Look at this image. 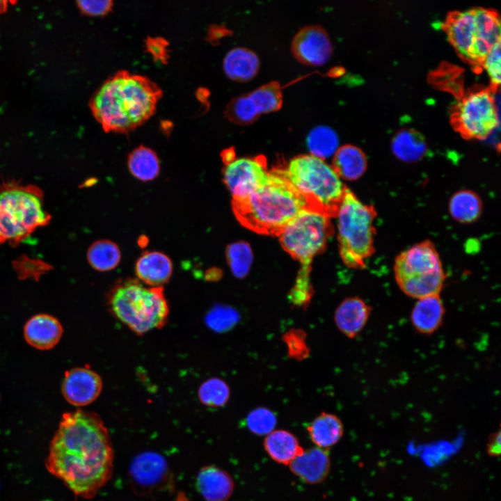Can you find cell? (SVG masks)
Returning <instances> with one entry per match:
<instances>
[{
    "label": "cell",
    "mask_w": 501,
    "mask_h": 501,
    "mask_svg": "<svg viewBox=\"0 0 501 501\" xmlns=\"http://www.w3.org/2000/svg\"><path fill=\"white\" fill-rule=\"evenodd\" d=\"M367 166L364 152L356 145L347 144L340 146L334 154L332 167L340 179L354 180L363 175Z\"/></svg>",
    "instance_id": "cell-26"
},
{
    "label": "cell",
    "mask_w": 501,
    "mask_h": 501,
    "mask_svg": "<svg viewBox=\"0 0 501 501\" xmlns=\"http://www.w3.org/2000/svg\"><path fill=\"white\" fill-rule=\"evenodd\" d=\"M499 95L482 89L465 95L453 114L457 129L467 138H486L500 127Z\"/></svg>",
    "instance_id": "cell-10"
},
{
    "label": "cell",
    "mask_w": 501,
    "mask_h": 501,
    "mask_svg": "<svg viewBox=\"0 0 501 501\" xmlns=\"http://www.w3.org/2000/svg\"><path fill=\"white\" fill-rule=\"evenodd\" d=\"M394 273L400 289L416 299L439 294L445 280L439 255L429 240L401 252L395 259Z\"/></svg>",
    "instance_id": "cell-8"
},
{
    "label": "cell",
    "mask_w": 501,
    "mask_h": 501,
    "mask_svg": "<svg viewBox=\"0 0 501 501\" xmlns=\"http://www.w3.org/2000/svg\"><path fill=\"white\" fill-rule=\"evenodd\" d=\"M230 388L221 379L211 378L202 383L198 397L202 404L209 407L224 406L230 398Z\"/></svg>",
    "instance_id": "cell-35"
},
{
    "label": "cell",
    "mask_w": 501,
    "mask_h": 501,
    "mask_svg": "<svg viewBox=\"0 0 501 501\" xmlns=\"http://www.w3.org/2000/svg\"><path fill=\"white\" fill-rule=\"evenodd\" d=\"M232 207L239 222L261 234L278 236L307 205L282 169L269 171L267 182L248 196L232 198Z\"/></svg>",
    "instance_id": "cell-3"
},
{
    "label": "cell",
    "mask_w": 501,
    "mask_h": 501,
    "mask_svg": "<svg viewBox=\"0 0 501 501\" xmlns=\"http://www.w3.org/2000/svg\"><path fill=\"white\" fill-rule=\"evenodd\" d=\"M258 113H267L278 111L283 105V93L278 82L264 84L248 93Z\"/></svg>",
    "instance_id": "cell-32"
},
{
    "label": "cell",
    "mask_w": 501,
    "mask_h": 501,
    "mask_svg": "<svg viewBox=\"0 0 501 501\" xmlns=\"http://www.w3.org/2000/svg\"><path fill=\"white\" fill-rule=\"evenodd\" d=\"M172 272L170 259L159 251L143 252L135 264L138 278L150 287H163L169 281Z\"/></svg>",
    "instance_id": "cell-21"
},
{
    "label": "cell",
    "mask_w": 501,
    "mask_h": 501,
    "mask_svg": "<svg viewBox=\"0 0 501 501\" xmlns=\"http://www.w3.org/2000/svg\"><path fill=\"white\" fill-rule=\"evenodd\" d=\"M102 389L100 375L87 367H74L67 370L61 384V392L65 400L76 406L93 402Z\"/></svg>",
    "instance_id": "cell-13"
},
{
    "label": "cell",
    "mask_w": 501,
    "mask_h": 501,
    "mask_svg": "<svg viewBox=\"0 0 501 501\" xmlns=\"http://www.w3.org/2000/svg\"><path fill=\"white\" fill-rule=\"evenodd\" d=\"M226 257L234 276L237 278H245L253 260L250 246L244 241L233 243L227 247Z\"/></svg>",
    "instance_id": "cell-33"
},
{
    "label": "cell",
    "mask_w": 501,
    "mask_h": 501,
    "mask_svg": "<svg viewBox=\"0 0 501 501\" xmlns=\"http://www.w3.org/2000/svg\"><path fill=\"white\" fill-rule=\"evenodd\" d=\"M26 342L38 350H49L61 340L63 328L60 321L49 314H37L31 317L24 326Z\"/></svg>",
    "instance_id": "cell-15"
},
{
    "label": "cell",
    "mask_w": 501,
    "mask_h": 501,
    "mask_svg": "<svg viewBox=\"0 0 501 501\" xmlns=\"http://www.w3.org/2000/svg\"><path fill=\"white\" fill-rule=\"evenodd\" d=\"M289 467L301 481L309 484H317L327 477L331 468V459L327 450L315 446L303 450Z\"/></svg>",
    "instance_id": "cell-16"
},
{
    "label": "cell",
    "mask_w": 501,
    "mask_h": 501,
    "mask_svg": "<svg viewBox=\"0 0 501 501\" xmlns=\"http://www.w3.org/2000/svg\"><path fill=\"white\" fill-rule=\"evenodd\" d=\"M333 232L329 217L304 209L279 234L283 249L301 264L296 280L310 282L312 262L325 249Z\"/></svg>",
    "instance_id": "cell-9"
},
{
    "label": "cell",
    "mask_w": 501,
    "mask_h": 501,
    "mask_svg": "<svg viewBox=\"0 0 501 501\" xmlns=\"http://www.w3.org/2000/svg\"><path fill=\"white\" fill-rule=\"evenodd\" d=\"M306 144L310 154L322 159L334 155L340 147L336 132L323 125L316 126L309 132Z\"/></svg>",
    "instance_id": "cell-30"
},
{
    "label": "cell",
    "mask_w": 501,
    "mask_h": 501,
    "mask_svg": "<svg viewBox=\"0 0 501 501\" xmlns=\"http://www.w3.org/2000/svg\"><path fill=\"white\" fill-rule=\"evenodd\" d=\"M263 445L273 461L286 466L303 451L296 436L284 429H274L267 435Z\"/></svg>",
    "instance_id": "cell-24"
},
{
    "label": "cell",
    "mask_w": 501,
    "mask_h": 501,
    "mask_svg": "<svg viewBox=\"0 0 501 501\" xmlns=\"http://www.w3.org/2000/svg\"><path fill=\"white\" fill-rule=\"evenodd\" d=\"M306 337L305 332L298 328L289 329L283 335L282 340L287 346L289 358L301 361L308 357L310 349Z\"/></svg>",
    "instance_id": "cell-38"
},
{
    "label": "cell",
    "mask_w": 501,
    "mask_h": 501,
    "mask_svg": "<svg viewBox=\"0 0 501 501\" xmlns=\"http://www.w3.org/2000/svg\"><path fill=\"white\" fill-rule=\"evenodd\" d=\"M114 453L109 431L95 413L62 415L45 459L47 470L77 497L94 498L110 480Z\"/></svg>",
    "instance_id": "cell-1"
},
{
    "label": "cell",
    "mask_w": 501,
    "mask_h": 501,
    "mask_svg": "<svg viewBox=\"0 0 501 501\" xmlns=\"http://www.w3.org/2000/svg\"><path fill=\"white\" fill-rule=\"evenodd\" d=\"M372 310V307L361 298L347 297L335 310V324L345 336L350 339L355 338L367 324Z\"/></svg>",
    "instance_id": "cell-17"
},
{
    "label": "cell",
    "mask_w": 501,
    "mask_h": 501,
    "mask_svg": "<svg viewBox=\"0 0 501 501\" xmlns=\"http://www.w3.org/2000/svg\"><path fill=\"white\" fill-rule=\"evenodd\" d=\"M221 276V272L215 268L209 269L207 271L205 278L208 280H216Z\"/></svg>",
    "instance_id": "cell-43"
},
{
    "label": "cell",
    "mask_w": 501,
    "mask_h": 501,
    "mask_svg": "<svg viewBox=\"0 0 501 501\" xmlns=\"http://www.w3.org/2000/svg\"><path fill=\"white\" fill-rule=\"evenodd\" d=\"M6 1H0V12L4 11L6 10Z\"/></svg>",
    "instance_id": "cell-46"
},
{
    "label": "cell",
    "mask_w": 501,
    "mask_h": 501,
    "mask_svg": "<svg viewBox=\"0 0 501 501\" xmlns=\"http://www.w3.org/2000/svg\"><path fill=\"white\" fill-rule=\"evenodd\" d=\"M376 216L374 206L361 202L347 187L335 217L340 255L348 267L364 268L373 254Z\"/></svg>",
    "instance_id": "cell-7"
},
{
    "label": "cell",
    "mask_w": 501,
    "mask_h": 501,
    "mask_svg": "<svg viewBox=\"0 0 501 501\" xmlns=\"http://www.w3.org/2000/svg\"><path fill=\"white\" fill-rule=\"evenodd\" d=\"M196 485L206 501H227L234 490L232 477L214 466L204 467L199 471Z\"/></svg>",
    "instance_id": "cell-22"
},
{
    "label": "cell",
    "mask_w": 501,
    "mask_h": 501,
    "mask_svg": "<svg viewBox=\"0 0 501 501\" xmlns=\"http://www.w3.org/2000/svg\"><path fill=\"white\" fill-rule=\"evenodd\" d=\"M277 418L275 413L265 407L252 410L247 415L246 424L253 434L267 436L275 429Z\"/></svg>",
    "instance_id": "cell-37"
},
{
    "label": "cell",
    "mask_w": 501,
    "mask_h": 501,
    "mask_svg": "<svg viewBox=\"0 0 501 501\" xmlns=\"http://www.w3.org/2000/svg\"><path fill=\"white\" fill-rule=\"evenodd\" d=\"M391 150L395 156L405 162L421 159L427 151L422 135L412 129H401L392 137Z\"/></svg>",
    "instance_id": "cell-27"
},
{
    "label": "cell",
    "mask_w": 501,
    "mask_h": 501,
    "mask_svg": "<svg viewBox=\"0 0 501 501\" xmlns=\"http://www.w3.org/2000/svg\"><path fill=\"white\" fill-rule=\"evenodd\" d=\"M77 3L83 13L90 16L104 15L113 6V1L110 0H83Z\"/></svg>",
    "instance_id": "cell-40"
},
{
    "label": "cell",
    "mask_w": 501,
    "mask_h": 501,
    "mask_svg": "<svg viewBox=\"0 0 501 501\" xmlns=\"http://www.w3.org/2000/svg\"><path fill=\"white\" fill-rule=\"evenodd\" d=\"M239 321V312L234 308L225 305L214 306L205 317V322L207 326L217 333L229 331Z\"/></svg>",
    "instance_id": "cell-36"
},
{
    "label": "cell",
    "mask_w": 501,
    "mask_h": 501,
    "mask_svg": "<svg viewBox=\"0 0 501 501\" xmlns=\"http://www.w3.org/2000/svg\"><path fill=\"white\" fill-rule=\"evenodd\" d=\"M127 164L132 175L143 182L154 180L160 172L159 160L157 154L143 145L138 146L129 153Z\"/></svg>",
    "instance_id": "cell-28"
},
{
    "label": "cell",
    "mask_w": 501,
    "mask_h": 501,
    "mask_svg": "<svg viewBox=\"0 0 501 501\" xmlns=\"http://www.w3.org/2000/svg\"><path fill=\"white\" fill-rule=\"evenodd\" d=\"M445 314L441 297L434 294L417 299L410 317L412 326L418 333L430 335L442 326Z\"/></svg>",
    "instance_id": "cell-19"
},
{
    "label": "cell",
    "mask_w": 501,
    "mask_h": 501,
    "mask_svg": "<svg viewBox=\"0 0 501 501\" xmlns=\"http://www.w3.org/2000/svg\"><path fill=\"white\" fill-rule=\"evenodd\" d=\"M87 258L90 265L97 271H108L116 268L121 259L118 245L106 240H98L88 248Z\"/></svg>",
    "instance_id": "cell-31"
},
{
    "label": "cell",
    "mask_w": 501,
    "mask_h": 501,
    "mask_svg": "<svg viewBox=\"0 0 501 501\" xmlns=\"http://www.w3.org/2000/svg\"><path fill=\"white\" fill-rule=\"evenodd\" d=\"M148 242V239L145 236H141L138 239V246L144 247Z\"/></svg>",
    "instance_id": "cell-45"
},
{
    "label": "cell",
    "mask_w": 501,
    "mask_h": 501,
    "mask_svg": "<svg viewBox=\"0 0 501 501\" xmlns=\"http://www.w3.org/2000/svg\"><path fill=\"white\" fill-rule=\"evenodd\" d=\"M225 115L231 122L244 125L253 123L260 116L248 93L232 99L226 106Z\"/></svg>",
    "instance_id": "cell-34"
},
{
    "label": "cell",
    "mask_w": 501,
    "mask_h": 501,
    "mask_svg": "<svg viewBox=\"0 0 501 501\" xmlns=\"http://www.w3.org/2000/svg\"><path fill=\"white\" fill-rule=\"evenodd\" d=\"M161 88L148 78L121 70L96 90L90 107L106 132H129L145 122L156 109Z\"/></svg>",
    "instance_id": "cell-2"
},
{
    "label": "cell",
    "mask_w": 501,
    "mask_h": 501,
    "mask_svg": "<svg viewBox=\"0 0 501 501\" xmlns=\"http://www.w3.org/2000/svg\"><path fill=\"white\" fill-rule=\"evenodd\" d=\"M223 176L232 198H241L263 186L269 177V171L264 156L242 157L225 164Z\"/></svg>",
    "instance_id": "cell-11"
},
{
    "label": "cell",
    "mask_w": 501,
    "mask_h": 501,
    "mask_svg": "<svg viewBox=\"0 0 501 501\" xmlns=\"http://www.w3.org/2000/svg\"><path fill=\"white\" fill-rule=\"evenodd\" d=\"M476 38L471 54L477 60H482L491 47L500 41V22L498 15L493 10L477 8L473 9Z\"/></svg>",
    "instance_id": "cell-20"
},
{
    "label": "cell",
    "mask_w": 501,
    "mask_h": 501,
    "mask_svg": "<svg viewBox=\"0 0 501 501\" xmlns=\"http://www.w3.org/2000/svg\"><path fill=\"white\" fill-rule=\"evenodd\" d=\"M111 313L137 335L167 323L169 307L163 287H145L135 278L120 279L107 296Z\"/></svg>",
    "instance_id": "cell-4"
},
{
    "label": "cell",
    "mask_w": 501,
    "mask_h": 501,
    "mask_svg": "<svg viewBox=\"0 0 501 501\" xmlns=\"http://www.w3.org/2000/svg\"><path fill=\"white\" fill-rule=\"evenodd\" d=\"M445 31L456 50L469 59L476 38L473 9L452 13L445 24Z\"/></svg>",
    "instance_id": "cell-18"
},
{
    "label": "cell",
    "mask_w": 501,
    "mask_h": 501,
    "mask_svg": "<svg viewBox=\"0 0 501 501\" xmlns=\"http://www.w3.org/2000/svg\"><path fill=\"white\" fill-rule=\"evenodd\" d=\"M307 431L316 447L327 450L342 438L344 426L337 415L322 412L308 424Z\"/></svg>",
    "instance_id": "cell-25"
},
{
    "label": "cell",
    "mask_w": 501,
    "mask_h": 501,
    "mask_svg": "<svg viewBox=\"0 0 501 501\" xmlns=\"http://www.w3.org/2000/svg\"><path fill=\"white\" fill-rule=\"evenodd\" d=\"M168 473L166 460L161 454L152 451L136 455L129 468V477L134 486L148 491L164 483Z\"/></svg>",
    "instance_id": "cell-14"
},
{
    "label": "cell",
    "mask_w": 501,
    "mask_h": 501,
    "mask_svg": "<svg viewBox=\"0 0 501 501\" xmlns=\"http://www.w3.org/2000/svg\"><path fill=\"white\" fill-rule=\"evenodd\" d=\"M260 66L257 54L253 50L237 47L231 49L223 58V70L230 79L244 82L254 78Z\"/></svg>",
    "instance_id": "cell-23"
},
{
    "label": "cell",
    "mask_w": 501,
    "mask_h": 501,
    "mask_svg": "<svg viewBox=\"0 0 501 501\" xmlns=\"http://www.w3.org/2000/svg\"><path fill=\"white\" fill-rule=\"evenodd\" d=\"M450 213L460 223L476 221L482 211V203L477 193L470 190H461L454 193L449 204Z\"/></svg>",
    "instance_id": "cell-29"
},
{
    "label": "cell",
    "mask_w": 501,
    "mask_h": 501,
    "mask_svg": "<svg viewBox=\"0 0 501 501\" xmlns=\"http://www.w3.org/2000/svg\"><path fill=\"white\" fill-rule=\"evenodd\" d=\"M167 41L161 38H150L146 40L147 49L156 60H167Z\"/></svg>",
    "instance_id": "cell-41"
},
{
    "label": "cell",
    "mask_w": 501,
    "mask_h": 501,
    "mask_svg": "<svg viewBox=\"0 0 501 501\" xmlns=\"http://www.w3.org/2000/svg\"><path fill=\"white\" fill-rule=\"evenodd\" d=\"M50 220L39 187L15 182L0 185V244L15 246Z\"/></svg>",
    "instance_id": "cell-6"
},
{
    "label": "cell",
    "mask_w": 501,
    "mask_h": 501,
    "mask_svg": "<svg viewBox=\"0 0 501 501\" xmlns=\"http://www.w3.org/2000/svg\"><path fill=\"white\" fill-rule=\"evenodd\" d=\"M482 62L492 84L498 86L500 83V41L491 47Z\"/></svg>",
    "instance_id": "cell-39"
},
{
    "label": "cell",
    "mask_w": 501,
    "mask_h": 501,
    "mask_svg": "<svg viewBox=\"0 0 501 501\" xmlns=\"http://www.w3.org/2000/svg\"><path fill=\"white\" fill-rule=\"evenodd\" d=\"M500 436V429L489 436L486 445V452L489 456L498 457L500 456L501 452Z\"/></svg>",
    "instance_id": "cell-42"
},
{
    "label": "cell",
    "mask_w": 501,
    "mask_h": 501,
    "mask_svg": "<svg viewBox=\"0 0 501 501\" xmlns=\"http://www.w3.org/2000/svg\"><path fill=\"white\" fill-rule=\"evenodd\" d=\"M291 51L301 63L319 66L331 57L333 43L328 32L319 24H309L300 29L291 42Z\"/></svg>",
    "instance_id": "cell-12"
},
{
    "label": "cell",
    "mask_w": 501,
    "mask_h": 501,
    "mask_svg": "<svg viewBox=\"0 0 501 501\" xmlns=\"http://www.w3.org/2000/svg\"><path fill=\"white\" fill-rule=\"evenodd\" d=\"M221 157L225 164H227L235 159L234 152L230 149L224 150L221 153Z\"/></svg>",
    "instance_id": "cell-44"
},
{
    "label": "cell",
    "mask_w": 501,
    "mask_h": 501,
    "mask_svg": "<svg viewBox=\"0 0 501 501\" xmlns=\"http://www.w3.org/2000/svg\"><path fill=\"white\" fill-rule=\"evenodd\" d=\"M281 169L308 209L329 218L336 216L347 186L331 166L309 154L294 157Z\"/></svg>",
    "instance_id": "cell-5"
}]
</instances>
